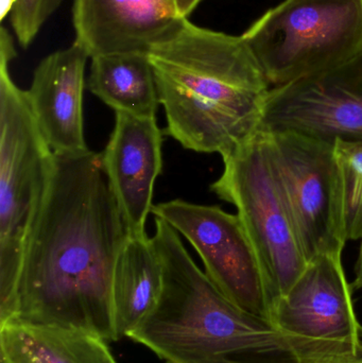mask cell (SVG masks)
Masks as SVG:
<instances>
[{
	"label": "cell",
	"mask_w": 362,
	"mask_h": 363,
	"mask_svg": "<svg viewBox=\"0 0 362 363\" xmlns=\"http://www.w3.org/2000/svg\"><path fill=\"white\" fill-rule=\"evenodd\" d=\"M127 237L101 153H53L14 300L0 323L80 328L117 341L113 277Z\"/></svg>",
	"instance_id": "6da1fadb"
},
{
	"label": "cell",
	"mask_w": 362,
	"mask_h": 363,
	"mask_svg": "<svg viewBox=\"0 0 362 363\" xmlns=\"http://www.w3.org/2000/svg\"><path fill=\"white\" fill-rule=\"evenodd\" d=\"M148 57L165 134L183 148L225 157L259 133L271 86L242 36L185 19Z\"/></svg>",
	"instance_id": "7a4b0ae2"
},
{
	"label": "cell",
	"mask_w": 362,
	"mask_h": 363,
	"mask_svg": "<svg viewBox=\"0 0 362 363\" xmlns=\"http://www.w3.org/2000/svg\"><path fill=\"white\" fill-rule=\"evenodd\" d=\"M153 242L164 264V288L150 315L127 338L166 363H250L247 356L305 353L271 322L238 308L193 262L171 225L155 218Z\"/></svg>",
	"instance_id": "3957f363"
},
{
	"label": "cell",
	"mask_w": 362,
	"mask_h": 363,
	"mask_svg": "<svg viewBox=\"0 0 362 363\" xmlns=\"http://www.w3.org/2000/svg\"><path fill=\"white\" fill-rule=\"evenodd\" d=\"M0 51V317L14 300L26 243L48 190L53 152Z\"/></svg>",
	"instance_id": "277c9868"
},
{
	"label": "cell",
	"mask_w": 362,
	"mask_h": 363,
	"mask_svg": "<svg viewBox=\"0 0 362 363\" xmlns=\"http://www.w3.org/2000/svg\"><path fill=\"white\" fill-rule=\"evenodd\" d=\"M271 89L344 63L362 50V0H285L244 34Z\"/></svg>",
	"instance_id": "5b68a950"
},
{
	"label": "cell",
	"mask_w": 362,
	"mask_h": 363,
	"mask_svg": "<svg viewBox=\"0 0 362 363\" xmlns=\"http://www.w3.org/2000/svg\"><path fill=\"white\" fill-rule=\"evenodd\" d=\"M222 160V174L210 190L237 209L276 302L293 288L308 262L276 180L263 132Z\"/></svg>",
	"instance_id": "8992f818"
},
{
	"label": "cell",
	"mask_w": 362,
	"mask_h": 363,
	"mask_svg": "<svg viewBox=\"0 0 362 363\" xmlns=\"http://www.w3.org/2000/svg\"><path fill=\"white\" fill-rule=\"evenodd\" d=\"M263 133L307 262L322 254L344 253L348 242L344 190L334 144L293 131Z\"/></svg>",
	"instance_id": "52a82bcc"
},
{
	"label": "cell",
	"mask_w": 362,
	"mask_h": 363,
	"mask_svg": "<svg viewBox=\"0 0 362 363\" xmlns=\"http://www.w3.org/2000/svg\"><path fill=\"white\" fill-rule=\"evenodd\" d=\"M341 252L317 256L290 290L272 306L270 322L302 347L307 363L356 353L362 325L355 311Z\"/></svg>",
	"instance_id": "ba28073f"
},
{
	"label": "cell",
	"mask_w": 362,
	"mask_h": 363,
	"mask_svg": "<svg viewBox=\"0 0 362 363\" xmlns=\"http://www.w3.org/2000/svg\"><path fill=\"white\" fill-rule=\"evenodd\" d=\"M164 220L198 252L205 274L238 308L270 321L273 291L256 250L237 215L219 206L183 200L153 205Z\"/></svg>",
	"instance_id": "9c48e42d"
},
{
	"label": "cell",
	"mask_w": 362,
	"mask_h": 363,
	"mask_svg": "<svg viewBox=\"0 0 362 363\" xmlns=\"http://www.w3.org/2000/svg\"><path fill=\"white\" fill-rule=\"evenodd\" d=\"M259 131L362 143V50L331 69L271 89Z\"/></svg>",
	"instance_id": "30bf717a"
},
{
	"label": "cell",
	"mask_w": 362,
	"mask_h": 363,
	"mask_svg": "<svg viewBox=\"0 0 362 363\" xmlns=\"http://www.w3.org/2000/svg\"><path fill=\"white\" fill-rule=\"evenodd\" d=\"M186 18L176 0H74L76 40L91 59L149 51L171 35Z\"/></svg>",
	"instance_id": "8fae6325"
},
{
	"label": "cell",
	"mask_w": 362,
	"mask_h": 363,
	"mask_svg": "<svg viewBox=\"0 0 362 363\" xmlns=\"http://www.w3.org/2000/svg\"><path fill=\"white\" fill-rule=\"evenodd\" d=\"M162 145L155 117L116 112L114 130L101 153L102 165L128 235L147 234L153 189L163 168Z\"/></svg>",
	"instance_id": "7c38bea8"
},
{
	"label": "cell",
	"mask_w": 362,
	"mask_h": 363,
	"mask_svg": "<svg viewBox=\"0 0 362 363\" xmlns=\"http://www.w3.org/2000/svg\"><path fill=\"white\" fill-rule=\"evenodd\" d=\"M91 59L74 42L40 61L26 91L36 125L55 155L85 152L83 91Z\"/></svg>",
	"instance_id": "4fadbf2b"
},
{
	"label": "cell",
	"mask_w": 362,
	"mask_h": 363,
	"mask_svg": "<svg viewBox=\"0 0 362 363\" xmlns=\"http://www.w3.org/2000/svg\"><path fill=\"white\" fill-rule=\"evenodd\" d=\"M164 264L148 235H128L113 277L117 341L135 330L155 308L164 288Z\"/></svg>",
	"instance_id": "5bb4252c"
},
{
	"label": "cell",
	"mask_w": 362,
	"mask_h": 363,
	"mask_svg": "<svg viewBox=\"0 0 362 363\" xmlns=\"http://www.w3.org/2000/svg\"><path fill=\"white\" fill-rule=\"evenodd\" d=\"M106 342L80 328L0 323L1 363H118Z\"/></svg>",
	"instance_id": "9a60e30c"
},
{
	"label": "cell",
	"mask_w": 362,
	"mask_h": 363,
	"mask_svg": "<svg viewBox=\"0 0 362 363\" xmlns=\"http://www.w3.org/2000/svg\"><path fill=\"white\" fill-rule=\"evenodd\" d=\"M87 87L115 112L152 118L159 104L148 55L117 53L93 57Z\"/></svg>",
	"instance_id": "2e32d148"
},
{
	"label": "cell",
	"mask_w": 362,
	"mask_h": 363,
	"mask_svg": "<svg viewBox=\"0 0 362 363\" xmlns=\"http://www.w3.org/2000/svg\"><path fill=\"white\" fill-rule=\"evenodd\" d=\"M335 157L342 182L346 239H362V143L336 140Z\"/></svg>",
	"instance_id": "e0dca14e"
},
{
	"label": "cell",
	"mask_w": 362,
	"mask_h": 363,
	"mask_svg": "<svg viewBox=\"0 0 362 363\" xmlns=\"http://www.w3.org/2000/svg\"><path fill=\"white\" fill-rule=\"evenodd\" d=\"M63 0H16L10 14L18 44L28 48Z\"/></svg>",
	"instance_id": "ac0fdd59"
},
{
	"label": "cell",
	"mask_w": 362,
	"mask_h": 363,
	"mask_svg": "<svg viewBox=\"0 0 362 363\" xmlns=\"http://www.w3.org/2000/svg\"><path fill=\"white\" fill-rule=\"evenodd\" d=\"M202 0H176L179 13L183 18L188 19L189 15L199 6Z\"/></svg>",
	"instance_id": "d6986e66"
},
{
	"label": "cell",
	"mask_w": 362,
	"mask_h": 363,
	"mask_svg": "<svg viewBox=\"0 0 362 363\" xmlns=\"http://www.w3.org/2000/svg\"><path fill=\"white\" fill-rule=\"evenodd\" d=\"M353 289L362 290V239L361 247H359L358 257L355 264V281L352 283Z\"/></svg>",
	"instance_id": "ffe728a7"
},
{
	"label": "cell",
	"mask_w": 362,
	"mask_h": 363,
	"mask_svg": "<svg viewBox=\"0 0 362 363\" xmlns=\"http://www.w3.org/2000/svg\"><path fill=\"white\" fill-rule=\"evenodd\" d=\"M321 363H362V345L361 349L356 353L342 356V357L335 358V359L329 360V362Z\"/></svg>",
	"instance_id": "44dd1931"
},
{
	"label": "cell",
	"mask_w": 362,
	"mask_h": 363,
	"mask_svg": "<svg viewBox=\"0 0 362 363\" xmlns=\"http://www.w3.org/2000/svg\"><path fill=\"white\" fill-rule=\"evenodd\" d=\"M16 0H0V19L4 21L11 14Z\"/></svg>",
	"instance_id": "7402d4cb"
}]
</instances>
